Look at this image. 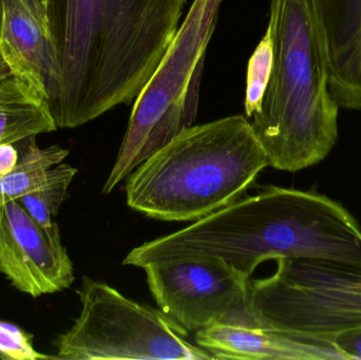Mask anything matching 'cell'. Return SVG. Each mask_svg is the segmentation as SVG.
Segmentation results:
<instances>
[{
  "instance_id": "cell-8",
  "label": "cell",
  "mask_w": 361,
  "mask_h": 360,
  "mask_svg": "<svg viewBox=\"0 0 361 360\" xmlns=\"http://www.w3.org/2000/svg\"><path fill=\"white\" fill-rule=\"evenodd\" d=\"M160 310L187 332L212 323L252 325L248 283L235 266L218 258L191 257L143 268Z\"/></svg>"
},
{
  "instance_id": "cell-19",
  "label": "cell",
  "mask_w": 361,
  "mask_h": 360,
  "mask_svg": "<svg viewBox=\"0 0 361 360\" xmlns=\"http://www.w3.org/2000/svg\"><path fill=\"white\" fill-rule=\"evenodd\" d=\"M337 351L341 359H361V333L341 340Z\"/></svg>"
},
{
  "instance_id": "cell-11",
  "label": "cell",
  "mask_w": 361,
  "mask_h": 360,
  "mask_svg": "<svg viewBox=\"0 0 361 360\" xmlns=\"http://www.w3.org/2000/svg\"><path fill=\"white\" fill-rule=\"evenodd\" d=\"M330 89L339 108L361 110V0H314Z\"/></svg>"
},
{
  "instance_id": "cell-6",
  "label": "cell",
  "mask_w": 361,
  "mask_h": 360,
  "mask_svg": "<svg viewBox=\"0 0 361 360\" xmlns=\"http://www.w3.org/2000/svg\"><path fill=\"white\" fill-rule=\"evenodd\" d=\"M222 2L193 1L156 71L135 99L103 194H110L144 161L192 126L199 107L206 51Z\"/></svg>"
},
{
  "instance_id": "cell-4",
  "label": "cell",
  "mask_w": 361,
  "mask_h": 360,
  "mask_svg": "<svg viewBox=\"0 0 361 360\" xmlns=\"http://www.w3.org/2000/svg\"><path fill=\"white\" fill-rule=\"evenodd\" d=\"M269 159L245 116L191 126L126 178L127 204L162 221L195 222L242 198Z\"/></svg>"
},
{
  "instance_id": "cell-16",
  "label": "cell",
  "mask_w": 361,
  "mask_h": 360,
  "mask_svg": "<svg viewBox=\"0 0 361 360\" xmlns=\"http://www.w3.org/2000/svg\"><path fill=\"white\" fill-rule=\"evenodd\" d=\"M75 175L71 173L66 175L44 190L23 194L16 200L39 225L44 228H52L55 224L53 218L59 213L61 205L67 196L68 188Z\"/></svg>"
},
{
  "instance_id": "cell-17",
  "label": "cell",
  "mask_w": 361,
  "mask_h": 360,
  "mask_svg": "<svg viewBox=\"0 0 361 360\" xmlns=\"http://www.w3.org/2000/svg\"><path fill=\"white\" fill-rule=\"evenodd\" d=\"M32 335L12 323L0 321V359L6 360L56 359L34 348Z\"/></svg>"
},
{
  "instance_id": "cell-21",
  "label": "cell",
  "mask_w": 361,
  "mask_h": 360,
  "mask_svg": "<svg viewBox=\"0 0 361 360\" xmlns=\"http://www.w3.org/2000/svg\"><path fill=\"white\" fill-rule=\"evenodd\" d=\"M2 15H4V0H0V31H1Z\"/></svg>"
},
{
  "instance_id": "cell-9",
  "label": "cell",
  "mask_w": 361,
  "mask_h": 360,
  "mask_svg": "<svg viewBox=\"0 0 361 360\" xmlns=\"http://www.w3.org/2000/svg\"><path fill=\"white\" fill-rule=\"evenodd\" d=\"M0 272L33 298L70 287L73 264L57 223L42 228L17 200L0 204Z\"/></svg>"
},
{
  "instance_id": "cell-14",
  "label": "cell",
  "mask_w": 361,
  "mask_h": 360,
  "mask_svg": "<svg viewBox=\"0 0 361 360\" xmlns=\"http://www.w3.org/2000/svg\"><path fill=\"white\" fill-rule=\"evenodd\" d=\"M29 139L25 151L12 173L0 178V204L16 200L23 194L44 190L66 175L78 173L69 164H61L69 150L59 145L40 148Z\"/></svg>"
},
{
  "instance_id": "cell-15",
  "label": "cell",
  "mask_w": 361,
  "mask_h": 360,
  "mask_svg": "<svg viewBox=\"0 0 361 360\" xmlns=\"http://www.w3.org/2000/svg\"><path fill=\"white\" fill-rule=\"evenodd\" d=\"M273 63V37L271 31L267 29L264 36L248 61L244 99V111L248 120L260 110L263 97L271 78Z\"/></svg>"
},
{
  "instance_id": "cell-7",
  "label": "cell",
  "mask_w": 361,
  "mask_h": 360,
  "mask_svg": "<svg viewBox=\"0 0 361 360\" xmlns=\"http://www.w3.org/2000/svg\"><path fill=\"white\" fill-rule=\"evenodd\" d=\"M78 293L82 311L57 338L56 359H214L187 342L188 332L162 311L133 302L107 283L85 276Z\"/></svg>"
},
{
  "instance_id": "cell-2",
  "label": "cell",
  "mask_w": 361,
  "mask_h": 360,
  "mask_svg": "<svg viewBox=\"0 0 361 360\" xmlns=\"http://www.w3.org/2000/svg\"><path fill=\"white\" fill-rule=\"evenodd\" d=\"M191 257L224 260L247 278L262 262L278 259L324 262L361 275V226L324 194L269 185L135 247L123 263L144 268Z\"/></svg>"
},
{
  "instance_id": "cell-13",
  "label": "cell",
  "mask_w": 361,
  "mask_h": 360,
  "mask_svg": "<svg viewBox=\"0 0 361 360\" xmlns=\"http://www.w3.org/2000/svg\"><path fill=\"white\" fill-rule=\"evenodd\" d=\"M57 130L48 101L16 76L0 80V144H16Z\"/></svg>"
},
{
  "instance_id": "cell-10",
  "label": "cell",
  "mask_w": 361,
  "mask_h": 360,
  "mask_svg": "<svg viewBox=\"0 0 361 360\" xmlns=\"http://www.w3.org/2000/svg\"><path fill=\"white\" fill-rule=\"evenodd\" d=\"M0 56L11 74L48 101L56 97L59 69L46 8L37 0H4Z\"/></svg>"
},
{
  "instance_id": "cell-18",
  "label": "cell",
  "mask_w": 361,
  "mask_h": 360,
  "mask_svg": "<svg viewBox=\"0 0 361 360\" xmlns=\"http://www.w3.org/2000/svg\"><path fill=\"white\" fill-rule=\"evenodd\" d=\"M19 161L14 144H0V178L12 173Z\"/></svg>"
},
{
  "instance_id": "cell-20",
  "label": "cell",
  "mask_w": 361,
  "mask_h": 360,
  "mask_svg": "<svg viewBox=\"0 0 361 360\" xmlns=\"http://www.w3.org/2000/svg\"><path fill=\"white\" fill-rule=\"evenodd\" d=\"M11 75L10 68L8 67L4 59L0 56V80L6 78V76Z\"/></svg>"
},
{
  "instance_id": "cell-12",
  "label": "cell",
  "mask_w": 361,
  "mask_h": 360,
  "mask_svg": "<svg viewBox=\"0 0 361 360\" xmlns=\"http://www.w3.org/2000/svg\"><path fill=\"white\" fill-rule=\"evenodd\" d=\"M195 342L214 359H313L298 342L258 325L212 323L195 332Z\"/></svg>"
},
{
  "instance_id": "cell-1",
  "label": "cell",
  "mask_w": 361,
  "mask_h": 360,
  "mask_svg": "<svg viewBox=\"0 0 361 360\" xmlns=\"http://www.w3.org/2000/svg\"><path fill=\"white\" fill-rule=\"evenodd\" d=\"M186 0H46L59 69L50 112L78 128L135 101L180 27Z\"/></svg>"
},
{
  "instance_id": "cell-3",
  "label": "cell",
  "mask_w": 361,
  "mask_h": 360,
  "mask_svg": "<svg viewBox=\"0 0 361 360\" xmlns=\"http://www.w3.org/2000/svg\"><path fill=\"white\" fill-rule=\"evenodd\" d=\"M274 63L250 120L269 166L296 173L324 161L338 139L339 106L314 0H271Z\"/></svg>"
},
{
  "instance_id": "cell-5",
  "label": "cell",
  "mask_w": 361,
  "mask_h": 360,
  "mask_svg": "<svg viewBox=\"0 0 361 360\" xmlns=\"http://www.w3.org/2000/svg\"><path fill=\"white\" fill-rule=\"evenodd\" d=\"M276 262L275 274L248 283L252 325L283 334L313 359H341L337 345L361 333V275L312 260Z\"/></svg>"
},
{
  "instance_id": "cell-22",
  "label": "cell",
  "mask_w": 361,
  "mask_h": 360,
  "mask_svg": "<svg viewBox=\"0 0 361 360\" xmlns=\"http://www.w3.org/2000/svg\"><path fill=\"white\" fill-rule=\"evenodd\" d=\"M37 1L39 2L44 8H46V0H37Z\"/></svg>"
}]
</instances>
